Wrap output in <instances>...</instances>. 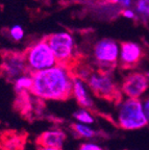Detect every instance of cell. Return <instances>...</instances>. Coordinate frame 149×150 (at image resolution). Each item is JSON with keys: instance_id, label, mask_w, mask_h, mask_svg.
Returning <instances> with one entry per match:
<instances>
[{"instance_id": "cell-1", "label": "cell", "mask_w": 149, "mask_h": 150, "mask_svg": "<svg viewBox=\"0 0 149 150\" xmlns=\"http://www.w3.org/2000/svg\"><path fill=\"white\" fill-rule=\"evenodd\" d=\"M31 94L45 101H63L72 97L74 74L69 66L56 64L52 68L33 73Z\"/></svg>"}, {"instance_id": "cell-2", "label": "cell", "mask_w": 149, "mask_h": 150, "mask_svg": "<svg viewBox=\"0 0 149 150\" xmlns=\"http://www.w3.org/2000/svg\"><path fill=\"white\" fill-rule=\"evenodd\" d=\"M115 121L118 127L126 131L140 130L148 126L142 100L122 97L116 103Z\"/></svg>"}, {"instance_id": "cell-3", "label": "cell", "mask_w": 149, "mask_h": 150, "mask_svg": "<svg viewBox=\"0 0 149 150\" xmlns=\"http://www.w3.org/2000/svg\"><path fill=\"white\" fill-rule=\"evenodd\" d=\"M86 82L89 90L98 98L116 103L122 99L120 84L117 83L113 71L94 70Z\"/></svg>"}, {"instance_id": "cell-4", "label": "cell", "mask_w": 149, "mask_h": 150, "mask_svg": "<svg viewBox=\"0 0 149 150\" xmlns=\"http://www.w3.org/2000/svg\"><path fill=\"white\" fill-rule=\"evenodd\" d=\"M44 39L53 52L57 64L69 66L70 68H72V65L74 66L76 64V46L74 38L70 33H54Z\"/></svg>"}, {"instance_id": "cell-5", "label": "cell", "mask_w": 149, "mask_h": 150, "mask_svg": "<svg viewBox=\"0 0 149 150\" xmlns=\"http://www.w3.org/2000/svg\"><path fill=\"white\" fill-rule=\"evenodd\" d=\"M23 54L28 73L31 74L52 68L57 64L53 52L51 51L45 39L31 45L23 52Z\"/></svg>"}, {"instance_id": "cell-6", "label": "cell", "mask_w": 149, "mask_h": 150, "mask_svg": "<svg viewBox=\"0 0 149 150\" xmlns=\"http://www.w3.org/2000/svg\"><path fill=\"white\" fill-rule=\"evenodd\" d=\"M120 45L112 39H102L93 47L94 64L98 70L113 71L119 61Z\"/></svg>"}, {"instance_id": "cell-7", "label": "cell", "mask_w": 149, "mask_h": 150, "mask_svg": "<svg viewBox=\"0 0 149 150\" xmlns=\"http://www.w3.org/2000/svg\"><path fill=\"white\" fill-rule=\"evenodd\" d=\"M149 90V81L146 74L133 71L123 78L120 84V92L123 98L142 100Z\"/></svg>"}, {"instance_id": "cell-8", "label": "cell", "mask_w": 149, "mask_h": 150, "mask_svg": "<svg viewBox=\"0 0 149 150\" xmlns=\"http://www.w3.org/2000/svg\"><path fill=\"white\" fill-rule=\"evenodd\" d=\"M28 73L25 57L22 52L7 51L2 57L0 65V74L9 81H14L16 78Z\"/></svg>"}, {"instance_id": "cell-9", "label": "cell", "mask_w": 149, "mask_h": 150, "mask_svg": "<svg viewBox=\"0 0 149 150\" xmlns=\"http://www.w3.org/2000/svg\"><path fill=\"white\" fill-rule=\"evenodd\" d=\"M143 57V48L135 42H122L120 44L118 64L123 69H131L140 63Z\"/></svg>"}, {"instance_id": "cell-10", "label": "cell", "mask_w": 149, "mask_h": 150, "mask_svg": "<svg viewBox=\"0 0 149 150\" xmlns=\"http://www.w3.org/2000/svg\"><path fill=\"white\" fill-rule=\"evenodd\" d=\"M67 141V134L62 128H50L44 130L35 139L38 147H53L63 149Z\"/></svg>"}, {"instance_id": "cell-11", "label": "cell", "mask_w": 149, "mask_h": 150, "mask_svg": "<svg viewBox=\"0 0 149 150\" xmlns=\"http://www.w3.org/2000/svg\"><path fill=\"white\" fill-rule=\"evenodd\" d=\"M72 97L75 99L79 108L91 110L94 108V99L87 86V82L76 76L73 77L72 81Z\"/></svg>"}, {"instance_id": "cell-12", "label": "cell", "mask_w": 149, "mask_h": 150, "mask_svg": "<svg viewBox=\"0 0 149 150\" xmlns=\"http://www.w3.org/2000/svg\"><path fill=\"white\" fill-rule=\"evenodd\" d=\"M70 131L76 137L77 139H82V140L86 141H92L96 139L99 134L97 130L94 128L92 125H87V124H80V123H71L69 126Z\"/></svg>"}, {"instance_id": "cell-13", "label": "cell", "mask_w": 149, "mask_h": 150, "mask_svg": "<svg viewBox=\"0 0 149 150\" xmlns=\"http://www.w3.org/2000/svg\"><path fill=\"white\" fill-rule=\"evenodd\" d=\"M14 90L18 95H24V94L31 93L33 88V75L31 73H26L13 81Z\"/></svg>"}, {"instance_id": "cell-14", "label": "cell", "mask_w": 149, "mask_h": 150, "mask_svg": "<svg viewBox=\"0 0 149 150\" xmlns=\"http://www.w3.org/2000/svg\"><path fill=\"white\" fill-rule=\"evenodd\" d=\"M73 118L75 122L80 123V124L93 125L95 123V116L92 112L91 110L79 108L73 112Z\"/></svg>"}, {"instance_id": "cell-15", "label": "cell", "mask_w": 149, "mask_h": 150, "mask_svg": "<svg viewBox=\"0 0 149 150\" xmlns=\"http://www.w3.org/2000/svg\"><path fill=\"white\" fill-rule=\"evenodd\" d=\"M136 14L143 20L149 19V0H137L136 1Z\"/></svg>"}, {"instance_id": "cell-16", "label": "cell", "mask_w": 149, "mask_h": 150, "mask_svg": "<svg viewBox=\"0 0 149 150\" xmlns=\"http://www.w3.org/2000/svg\"><path fill=\"white\" fill-rule=\"evenodd\" d=\"M9 35H11V38H12L14 41H16V42L21 41L24 37L23 28L20 25H14L9 29Z\"/></svg>"}, {"instance_id": "cell-17", "label": "cell", "mask_w": 149, "mask_h": 150, "mask_svg": "<svg viewBox=\"0 0 149 150\" xmlns=\"http://www.w3.org/2000/svg\"><path fill=\"white\" fill-rule=\"evenodd\" d=\"M77 150H104V148L100 144L93 142V141H87L79 145Z\"/></svg>"}, {"instance_id": "cell-18", "label": "cell", "mask_w": 149, "mask_h": 150, "mask_svg": "<svg viewBox=\"0 0 149 150\" xmlns=\"http://www.w3.org/2000/svg\"><path fill=\"white\" fill-rule=\"evenodd\" d=\"M121 15L126 19H136L137 18V14H136L135 11L131 8H124L121 12Z\"/></svg>"}, {"instance_id": "cell-19", "label": "cell", "mask_w": 149, "mask_h": 150, "mask_svg": "<svg viewBox=\"0 0 149 150\" xmlns=\"http://www.w3.org/2000/svg\"><path fill=\"white\" fill-rule=\"evenodd\" d=\"M110 1L113 3H117V4L124 7V8L125 7L128 8V7H131L133 5V0H110Z\"/></svg>"}, {"instance_id": "cell-20", "label": "cell", "mask_w": 149, "mask_h": 150, "mask_svg": "<svg viewBox=\"0 0 149 150\" xmlns=\"http://www.w3.org/2000/svg\"><path fill=\"white\" fill-rule=\"evenodd\" d=\"M142 102H143V108H144L145 116H146V119H147V123L149 125V96L146 97L144 100H142Z\"/></svg>"}, {"instance_id": "cell-21", "label": "cell", "mask_w": 149, "mask_h": 150, "mask_svg": "<svg viewBox=\"0 0 149 150\" xmlns=\"http://www.w3.org/2000/svg\"><path fill=\"white\" fill-rule=\"evenodd\" d=\"M38 150H62V149L53 148V147H38Z\"/></svg>"}, {"instance_id": "cell-22", "label": "cell", "mask_w": 149, "mask_h": 150, "mask_svg": "<svg viewBox=\"0 0 149 150\" xmlns=\"http://www.w3.org/2000/svg\"><path fill=\"white\" fill-rule=\"evenodd\" d=\"M146 76H147V78H148V81H149V72L146 73Z\"/></svg>"}, {"instance_id": "cell-23", "label": "cell", "mask_w": 149, "mask_h": 150, "mask_svg": "<svg viewBox=\"0 0 149 150\" xmlns=\"http://www.w3.org/2000/svg\"><path fill=\"white\" fill-rule=\"evenodd\" d=\"M124 150H135V149H124Z\"/></svg>"}, {"instance_id": "cell-24", "label": "cell", "mask_w": 149, "mask_h": 150, "mask_svg": "<svg viewBox=\"0 0 149 150\" xmlns=\"http://www.w3.org/2000/svg\"><path fill=\"white\" fill-rule=\"evenodd\" d=\"M0 124H1V122H0Z\"/></svg>"}]
</instances>
